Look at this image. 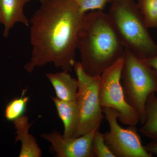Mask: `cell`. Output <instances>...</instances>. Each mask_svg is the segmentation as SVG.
<instances>
[{
    "mask_svg": "<svg viewBox=\"0 0 157 157\" xmlns=\"http://www.w3.org/2000/svg\"><path fill=\"white\" fill-rule=\"evenodd\" d=\"M108 15L125 48L142 60L157 54V44L134 0H113Z\"/></svg>",
    "mask_w": 157,
    "mask_h": 157,
    "instance_id": "obj_3",
    "label": "cell"
},
{
    "mask_svg": "<svg viewBox=\"0 0 157 157\" xmlns=\"http://www.w3.org/2000/svg\"><path fill=\"white\" fill-rule=\"evenodd\" d=\"M113 0H76L85 13L92 11H103L108 3Z\"/></svg>",
    "mask_w": 157,
    "mask_h": 157,
    "instance_id": "obj_17",
    "label": "cell"
},
{
    "mask_svg": "<svg viewBox=\"0 0 157 157\" xmlns=\"http://www.w3.org/2000/svg\"><path fill=\"white\" fill-rule=\"evenodd\" d=\"M59 117L64 125L63 135L67 138L75 137L80 122V113L76 101H63L51 97Z\"/></svg>",
    "mask_w": 157,
    "mask_h": 157,
    "instance_id": "obj_11",
    "label": "cell"
},
{
    "mask_svg": "<svg viewBox=\"0 0 157 157\" xmlns=\"http://www.w3.org/2000/svg\"><path fill=\"white\" fill-rule=\"evenodd\" d=\"M137 5L147 27L157 29V0H138Z\"/></svg>",
    "mask_w": 157,
    "mask_h": 157,
    "instance_id": "obj_14",
    "label": "cell"
},
{
    "mask_svg": "<svg viewBox=\"0 0 157 157\" xmlns=\"http://www.w3.org/2000/svg\"><path fill=\"white\" fill-rule=\"evenodd\" d=\"M45 76L53 86L56 98L63 101H76L78 90L77 78L63 70L59 73H45Z\"/></svg>",
    "mask_w": 157,
    "mask_h": 157,
    "instance_id": "obj_12",
    "label": "cell"
},
{
    "mask_svg": "<svg viewBox=\"0 0 157 157\" xmlns=\"http://www.w3.org/2000/svg\"><path fill=\"white\" fill-rule=\"evenodd\" d=\"M27 89L23 90L20 98L13 99L7 104L5 111L6 119L14 121L24 115L28 104L29 97L25 96Z\"/></svg>",
    "mask_w": 157,
    "mask_h": 157,
    "instance_id": "obj_15",
    "label": "cell"
},
{
    "mask_svg": "<svg viewBox=\"0 0 157 157\" xmlns=\"http://www.w3.org/2000/svg\"><path fill=\"white\" fill-rule=\"evenodd\" d=\"M92 147L94 157H115L105 142L104 134L99 130L94 135Z\"/></svg>",
    "mask_w": 157,
    "mask_h": 157,
    "instance_id": "obj_16",
    "label": "cell"
},
{
    "mask_svg": "<svg viewBox=\"0 0 157 157\" xmlns=\"http://www.w3.org/2000/svg\"><path fill=\"white\" fill-rule=\"evenodd\" d=\"M13 123L16 130L15 142L20 141L21 143L19 157L42 156V151L36 138L29 132L33 123H29L28 117L23 115L13 121Z\"/></svg>",
    "mask_w": 157,
    "mask_h": 157,
    "instance_id": "obj_10",
    "label": "cell"
},
{
    "mask_svg": "<svg viewBox=\"0 0 157 157\" xmlns=\"http://www.w3.org/2000/svg\"><path fill=\"white\" fill-rule=\"evenodd\" d=\"M31 0H1V10L4 25L3 36L9 37L11 29L17 23L29 26V20L24 11L26 4Z\"/></svg>",
    "mask_w": 157,
    "mask_h": 157,
    "instance_id": "obj_9",
    "label": "cell"
},
{
    "mask_svg": "<svg viewBox=\"0 0 157 157\" xmlns=\"http://www.w3.org/2000/svg\"><path fill=\"white\" fill-rule=\"evenodd\" d=\"M121 81L127 103L137 111L139 122L145 120L148 97L157 90V74L143 60L127 48L123 55Z\"/></svg>",
    "mask_w": 157,
    "mask_h": 157,
    "instance_id": "obj_4",
    "label": "cell"
},
{
    "mask_svg": "<svg viewBox=\"0 0 157 157\" xmlns=\"http://www.w3.org/2000/svg\"><path fill=\"white\" fill-rule=\"evenodd\" d=\"M94 130L86 135L77 137L67 138L56 131L41 135L43 139L50 143L58 157H94L92 151Z\"/></svg>",
    "mask_w": 157,
    "mask_h": 157,
    "instance_id": "obj_8",
    "label": "cell"
},
{
    "mask_svg": "<svg viewBox=\"0 0 157 157\" xmlns=\"http://www.w3.org/2000/svg\"><path fill=\"white\" fill-rule=\"evenodd\" d=\"M123 56L104 70L100 76L99 97L102 108H112L118 113V119L128 126H135L139 122L136 110L125 98L121 81Z\"/></svg>",
    "mask_w": 157,
    "mask_h": 157,
    "instance_id": "obj_6",
    "label": "cell"
},
{
    "mask_svg": "<svg viewBox=\"0 0 157 157\" xmlns=\"http://www.w3.org/2000/svg\"><path fill=\"white\" fill-rule=\"evenodd\" d=\"M73 70L78 82L76 101L80 113V122L74 137H77L99 130L104 115L99 97L100 76L88 74L79 62L76 63Z\"/></svg>",
    "mask_w": 157,
    "mask_h": 157,
    "instance_id": "obj_5",
    "label": "cell"
},
{
    "mask_svg": "<svg viewBox=\"0 0 157 157\" xmlns=\"http://www.w3.org/2000/svg\"><path fill=\"white\" fill-rule=\"evenodd\" d=\"M147 151L157 156V141L152 140L144 146Z\"/></svg>",
    "mask_w": 157,
    "mask_h": 157,
    "instance_id": "obj_19",
    "label": "cell"
},
{
    "mask_svg": "<svg viewBox=\"0 0 157 157\" xmlns=\"http://www.w3.org/2000/svg\"><path fill=\"white\" fill-rule=\"evenodd\" d=\"M0 24H2V10H1V0H0Z\"/></svg>",
    "mask_w": 157,
    "mask_h": 157,
    "instance_id": "obj_20",
    "label": "cell"
},
{
    "mask_svg": "<svg viewBox=\"0 0 157 157\" xmlns=\"http://www.w3.org/2000/svg\"><path fill=\"white\" fill-rule=\"evenodd\" d=\"M145 120L139 132L152 140L157 141V97L153 93L148 97L145 108Z\"/></svg>",
    "mask_w": 157,
    "mask_h": 157,
    "instance_id": "obj_13",
    "label": "cell"
},
{
    "mask_svg": "<svg viewBox=\"0 0 157 157\" xmlns=\"http://www.w3.org/2000/svg\"><path fill=\"white\" fill-rule=\"evenodd\" d=\"M143 61L150 67L154 70L157 74V54L154 56L147 59L143 60ZM156 93L157 94V90Z\"/></svg>",
    "mask_w": 157,
    "mask_h": 157,
    "instance_id": "obj_18",
    "label": "cell"
},
{
    "mask_svg": "<svg viewBox=\"0 0 157 157\" xmlns=\"http://www.w3.org/2000/svg\"><path fill=\"white\" fill-rule=\"evenodd\" d=\"M125 47L108 14L86 13L78 34L77 50L85 72L99 76L123 56Z\"/></svg>",
    "mask_w": 157,
    "mask_h": 157,
    "instance_id": "obj_2",
    "label": "cell"
},
{
    "mask_svg": "<svg viewBox=\"0 0 157 157\" xmlns=\"http://www.w3.org/2000/svg\"><path fill=\"white\" fill-rule=\"evenodd\" d=\"M109 130L104 134V140L115 157H152L141 142L135 126L124 128L118 123V113L112 108H102Z\"/></svg>",
    "mask_w": 157,
    "mask_h": 157,
    "instance_id": "obj_7",
    "label": "cell"
},
{
    "mask_svg": "<svg viewBox=\"0 0 157 157\" xmlns=\"http://www.w3.org/2000/svg\"><path fill=\"white\" fill-rule=\"evenodd\" d=\"M39 8L29 19L30 59L29 73L52 63L71 72L76 62L78 34L85 13L76 0H38Z\"/></svg>",
    "mask_w": 157,
    "mask_h": 157,
    "instance_id": "obj_1",
    "label": "cell"
}]
</instances>
